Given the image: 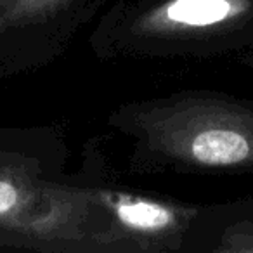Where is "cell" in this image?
Masks as SVG:
<instances>
[{
  "label": "cell",
  "mask_w": 253,
  "mask_h": 253,
  "mask_svg": "<svg viewBox=\"0 0 253 253\" xmlns=\"http://www.w3.org/2000/svg\"><path fill=\"white\" fill-rule=\"evenodd\" d=\"M2 2H4V0H0V4H2Z\"/></svg>",
  "instance_id": "7"
},
{
  "label": "cell",
  "mask_w": 253,
  "mask_h": 253,
  "mask_svg": "<svg viewBox=\"0 0 253 253\" xmlns=\"http://www.w3.org/2000/svg\"><path fill=\"white\" fill-rule=\"evenodd\" d=\"M77 0H4L0 4V35L57 18Z\"/></svg>",
  "instance_id": "5"
},
{
  "label": "cell",
  "mask_w": 253,
  "mask_h": 253,
  "mask_svg": "<svg viewBox=\"0 0 253 253\" xmlns=\"http://www.w3.org/2000/svg\"><path fill=\"white\" fill-rule=\"evenodd\" d=\"M90 43L101 57L213 59L253 54V0H125Z\"/></svg>",
  "instance_id": "2"
},
{
  "label": "cell",
  "mask_w": 253,
  "mask_h": 253,
  "mask_svg": "<svg viewBox=\"0 0 253 253\" xmlns=\"http://www.w3.org/2000/svg\"><path fill=\"white\" fill-rule=\"evenodd\" d=\"M47 189H37L30 177L16 170L0 172V222L26 234L42 236V218L35 213L39 201L47 196Z\"/></svg>",
  "instance_id": "4"
},
{
  "label": "cell",
  "mask_w": 253,
  "mask_h": 253,
  "mask_svg": "<svg viewBox=\"0 0 253 253\" xmlns=\"http://www.w3.org/2000/svg\"><path fill=\"white\" fill-rule=\"evenodd\" d=\"M109 120L134 141L135 167L253 172V101L211 92H179L125 104Z\"/></svg>",
  "instance_id": "1"
},
{
  "label": "cell",
  "mask_w": 253,
  "mask_h": 253,
  "mask_svg": "<svg viewBox=\"0 0 253 253\" xmlns=\"http://www.w3.org/2000/svg\"><path fill=\"white\" fill-rule=\"evenodd\" d=\"M94 198L113 215V227L102 234V241L132 239L141 250L175 248L170 241L182 236L193 215L165 201L128 193L99 191Z\"/></svg>",
  "instance_id": "3"
},
{
  "label": "cell",
  "mask_w": 253,
  "mask_h": 253,
  "mask_svg": "<svg viewBox=\"0 0 253 253\" xmlns=\"http://www.w3.org/2000/svg\"><path fill=\"white\" fill-rule=\"evenodd\" d=\"M218 250L231 253H253V225L229 231Z\"/></svg>",
  "instance_id": "6"
}]
</instances>
